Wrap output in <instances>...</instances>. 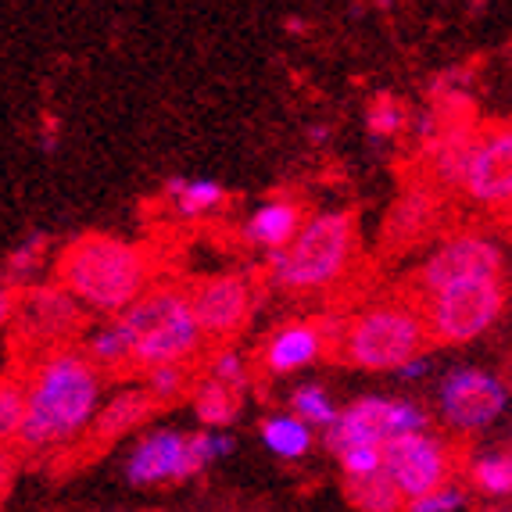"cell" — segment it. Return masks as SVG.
Masks as SVG:
<instances>
[{
	"instance_id": "19",
	"label": "cell",
	"mask_w": 512,
	"mask_h": 512,
	"mask_svg": "<svg viewBox=\"0 0 512 512\" xmlns=\"http://www.w3.org/2000/svg\"><path fill=\"white\" fill-rule=\"evenodd\" d=\"M240 398H244V394L215 384V380H208V376L205 380H197V384H190V405H194L197 423H201L205 430H226L230 423H237Z\"/></svg>"
},
{
	"instance_id": "13",
	"label": "cell",
	"mask_w": 512,
	"mask_h": 512,
	"mask_svg": "<svg viewBox=\"0 0 512 512\" xmlns=\"http://www.w3.org/2000/svg\"><path fill=\"white\" fill-rule=\"evenodd\" d=\"M11 323L18 326L26 341H40L47 344V351H54L61 337H72V330L83 326V308L54 283H36V287L18 291Z\"/></svg>"
},
{
	"instance_id": "35",
	"label": "cell",
	"mask_w": 512,
	"mask_h": 512,
	"mask_svg": "<svg viewBox=\"0 0 512 512\" xmlns=\"http://www.w3.org/2000/svg\"><path fill=\"white\" fill-rule=\"evenodd\" d=\"M398 373H402V380H423V376L430 373V359H427V355H416V359L405 362Z\"/></svg>"
},
{
	"instance_id": "3",
	"label": "cell",
	"mask_w": 512,
	"mask_h": 512,
	"mask_svg": "<svg viewBox=\"0 0 512 512\" xmlns=\"http://www.w3.org/2000/svg\"><path fill=\"white\" fill-rule=\"evenodd\" d=\"M129 337V366L133 369H162L183 366L201 355V330L190 312L187 291L180 287H151L119 316Z\"/></svg>"
},
{
	"instance_id": "16",
	"label": "cell",
	"mask_w": 512,
	"mask_h": 512,
	"mask_svg": "<svg viewBox=\"0 0 512 512\" xmlns=\"http://www.w3.org/2000/svg\"><path fill=\"white\" fill-rule=\"evenodd\" d=\"M154 412H158V405H154V398L144 387H122V391L111 394L108 402H101L94 423L86 430V444H90V448H108V444L133 434V430H137L140 423H147Z\"/></svg>"
},
{
	"instance_id": "21",
	"label": "cell",
	"mask_w": 512,
	"mask_h": 512,
	"mask_svg": "<svg viewBox=\"0 0 512 512\" xmlns=\"http://www.w3.org/2000/svg\"><path fill=\"white\" fill-rule=\"evenodd\" d=\"M344 495H348L355 512H405V498L394 491V484L384 477V470L373 477L344 480Z\"/></svg>"
},
{
	"instance_id": "11",
	"label": "cell",
	"mask_w": 512,
	"mask_h": 512,
	"mask_svg": "<svg viewBox=\"0 0 512 512\" xmlns=\"http://www.w3.org/2000/svg\"><path fill=\"white\" fill-rule=\"evenodd\" d=\"M190 312L205 341H230L248 326L251 312H255V287L248 276L240 273H219L208 276L187 291Z\"/></svg>"
},
{
	"instance_id": "8",
	"label": "cell",
	"mask_w": 512,
	"mask_h": 512,
	"mask_svg": "<svg viewBox=\"0 0 512 512\" xmlns=\"http://www.w3.org/2000/svg\"><path fill=\"white\" fill-rule=\"evenodd\" d=\"M380 470L409 505L455 480V452L444 437L419 430V434L394 437L380 448Z\"/></svg>"
},
{
	"instance_id": "33",
	"label": "cell",
	"mask_w": 512,
	"mask_h": 512,
	"mask_svg": "<svg viewBox=\"0 0 512 512\" xmlns=\"http://www.w3.org/2000/svg\"><path fill=\"white\" fill-rule=\"evenodd\" d=\"M15 473H18V452L0 448V502L8 498L11 484H15Z\"/></svg>"
},
{
	"instance_id": "2",
	"label": "cell",
	"mask_w": 512,
	"mask_h": 512,
	"mask_svg": "<svg viewBox=\"0 0 512 512\" xmlns=\"http://www.w3.org/2000/svg\"><path fill=\"white\" fill-rule=\"evenodd\" d=\"M151 283V258L140 244L111 233H83L58 255L54 287L79 308L119 319Z\"/></svg>"
},
{
	"instance_id": "17",
	"label": "cell",
	"mask_w": 512,
	"mask_h": 512,
	"mask_svg": "<svg viewBox=\"0 0 512 512\" xmlns=\"http://www.w3.org/2000/svg\"><path fill=\"white\" fill-rule=\"evenodd\" d=\"M326 341L319 333V323H283L273 330V337L262 348V369L269 376H291L298 369L312 366L323 355Z\"/></svg>"
},
{
	"instance_id": "1",
	"label": "cell",
	"mask_w": 512,
	"mask_h": 512,
	"mask_svg": "<svg viewBox=\"0 0 512 512\" xmlns=\"http://www.w3.org/2000/svg\"><path fill=\"white\" fill-rule=\"evenodd\" d=\"M101 409V373L79 348H54L26 380V416L18 441L26 452H51L79 441Z\"/></svg>"
},
{
	"instance_id": "30",
	"label": "cell",
	"mask_w": 512,
	"mask_h": 512,
	"mask_svg": "<svg viewBox=\"0 0 512 512\" xmlns=\"http://www.w3.org/2000/svg\"><path fill=\"white\" fill-rule=\"evenodd\" d=\"M43 255H47V233H33V237H26L22 244H18L15 251L8 255V273L15 283H26L29 276L40 269Z\"/></svg>"
},
{
	"instance_id": "20",
	"label": "cell",
	"mask_w": 512,
	"mask_h": 512,
	"mask_svg": "<svg viewBox=\"0 0 512 512\" xmlns=\"http://www.w3.org/2000/svg\"><path fill=\"white\" fill-rule=\"evenodd\" d=\"M258 434H262L265 448L273 455H280V459H305L312 452V441H316V434L305 423H298L291 412H276V416L262 419Z\"/></svg>"
},
{
	"instance_id": "26",
	"label": "cell",
	"mask_w": 512,
	"mask_h": 512,
	"mask_svg": "<svg viewBox=\"0 0 512 512\" xmlns=\"http://www.w3.org/2000/svg\"><path fill=\"white\" fill-rule=\"evenodd\" d=\"M26 416V380L22 376H0V448H11Z\"/></svg>"
},
{
	"instance_id": "23",
	"label": "cell",
	"mask_w": 512,
	"mask_h": 512,
	"mask_svg": "<svg viewBox=\"0 0 512 512\" xmlns=\"http://www.w3.org/2000/svg\"><path fill=\"white\" fill-rule=\"evenodd\" d=\"M165 190H169V197L176 201L180 215H187V219L208 215L212 208H219L222 197H226V190L215 180H180V176H172V180L165 183Z\"/></svg>"
},
{
	"instance_id": "15",
	"label": "cell",
	"mask_w": 512,
	"mask_h": 512,
	"mask_svg": "<svg viewBox=\"0 0 512 512\" xmlns=\"http://www.w3.org/2000/svg\"><path fill=\"white\" fill-rule=\"evenodd\" d=\"M441 219V197L434 187H412L394 201L391 215L384 226V248L402 251L419 244L423 237H430Z\"/></svg>"
},
{
	"instance_id": "24",
	"label": "cell",
	"mask_w": 512,
	"mask_h": 512,
	"mask_svg": "<svg viewBox=\"0 0 512 512\" xmlns=\"http://www.w3.org/2000/svg\"><path fill=\"white\" fill-rule=\"evenodd\" d=\"M470 480L480 495L505 498L512 491V455L509 452H487L470 462Z\"/></svg>"
},
{
	"instance_id": "22",
	"label": "cell",
	"mask_w": 512,
	"mask_h": 512,
	"mask_svg": "<svg viewBox=\"0 0 512 512\" xmlns=\"http://www.w3.org/2000/svg\"><path fill=\"white\" fill-rule=\"evenodd\" d=\"M83 355L94 362L97 373H101V369L129 366V337H126V330H122L119 319H111V323L97 326V330L86 337Z\"/></svg>"
},
{
	"instance_id": "31",
	"label": "cell",
	"mask_w": 512,
	"mask_h": 512,
	"mask_svg": "<svg viewBox=\"0 0 512 512\" xmlns=\"http://www.w3.org/2000/svg\"><path fill=\"white\" fill-rule=\"evenodd\" d=\"M333 455L341 462L344 480H359V477L380 473V448H376V444H348V448H341V452H333Z\"/></svg>"
},
{
	"instance_id": "34",
	"label": "cell",
	"mask_w": 512,
	"mask_h": 512,
	"mask_svg": "<svg viewBox=\"0 0 512 512\" xmlns=\"http://www.w3.org/2000/svg\"><path fill=\"white\" fill-rule=\"evenodd\" d=\"M15 305H18V287H0V330L15 319Z\"/></svg>"
},
{
	"instance_id": "9",
	"label": "cell",
	"mask_w": 512,
	"mask_h": 512,
	"mask_svg": "<svg viewBox=\"0 0 512 512\" xmlns=\"http://www.w3.org/2000/svg\"><path fill=\"white\" fill-rule=\"evenodd\" d=\"M466 280H505V248L487 233H455L419 265L416 291L427 294Z\"/></svg>"
},
{
	"instance_id": "4",
	"label": "cell",
	"mask_w": 512,
	"mask_h": 512,
	"mask_svg": "<svg viewBox=\"0 0 512 512\" xmlns=\"http://www.w3.org/2000/svg\"><path fill=\"white\" fill-rule=\"evenodd\" d=\"M355 258V215L319 212L301 222V230L283 251L269 258V276L291 294H319L348 273Z\"/></svg>"
},
{
	"instance_id": "7",
	"label": "cell",
	"mask_w": 512,
	"mask_h": 512,
	"mask_svg": "<svg viewBox=\"0 0 512 512\" xmlns=\"http://www.w3.org/2000/svg\"><path fill=\"white\" fill-rule=\"evenodd\" d=\"M430 427V412L412 398H384L369 394L351 402L348 409H337L333 427L326 430V448L341 452L348 444H376L384 448L387 441L405 434H419Z\"/></svg>"
},
{
	"instance_id": "27",
	"label": "cell",
	"mask_w": 512,
	"mask_h": 512,
	"mask_svg": "<svg viewBox=\"0 0 512 512\" xmlns=\"http://www.w3.org/2000/svg\"><path fill=\"white\" fill-rule=\"evenodd\" d=\"M208 380H215V384L244 394L251 384V362L244 359L237 348H219L212 359H208Z\"/></svg>"
},
{
	"instance_id": "6",
	"label": "cell",
	"mask_w": 512,
	"mask_h": 512,
	"mask_svg": "<svg viewBox=\"0 0 512 512\" xmlns=\"http://www.w3.org/2000/svg\"><path fill=\"white\" fill-rule=\"evenodd\" d=\"M505 301H509L505 280H466L427 294L419 316L430 341L470 344L502 319Z\"/></svg>"
},
{
	"instance_id": "28",
	"label": "cell",
	"mask_w": 512,
	"mask_h": 512,
	"mask_svg": "<svg viewBox=\"0 0 512 512\" xmlns=\"http://www.w3.org/2000/svg\"><path fill=\"white\" fill-rule=\"evenodd\" d=\"M144 391L151 394L158 409H162V405H169V402H180L183 394H190V373L183 366L151 369V373H147Z\"/></svg>"
},
{
	"instance_id": "25",
	"label": "cell",
	"mask_w": 512,
	"mask_h": 512,
	"mask_svg": "<svg viewBox=\"0 0 512 512\" xmlns=\"http://www.w3.org/2000/svg\"><path fill=\"white\" fill-rule=\"evenodd\" d=\"M291 416L305 423L308 430H330L333 419H337V405L330 402V394L319 384H305L291 394Z\"/></svg>"
},
{
	"instance_id": "5",
	"label": "cell",
	"mask_w": 512,
	"mask_h": 512,
	"mask_svg": "<svg viewBox=\"0 0 512 512\" xmlns=\"http://www.w3.org/2000/svg\"><path fill=\"white\" fill-rule=\"evenodd\" d=\"M427 326L412 301H380L344 323L341 351L355 369L398 373L409 359L427 355Z\"/></svg>"
},
{
	"instance_id": "10",
	"label": "cell",
	"mask_w": 512,
	"mask_h": 512,
	"mask_svg": "<svg viewBox=\"0 0 512 512\" xmlns=\"http://www.w3.org/2000/svg\"><path fill=\"white\" fill-rule=\"evenodd\" d=\"M505 405H509V387H505V380L477 366L448 369V373L441 376V387H437L441 419L452 430H462V434L491 427L495 419H502Z\"/></svg>"
},
{
	"instance_id": "29",
	"label": "cell",
	"mask_w": 512,
	"mask_h": 512,
	"mask_svg": "<svg viewBox=\"0 0 512 512\" xmlns=\"http://www.w3.org/2000/svg\"><path fill=\"white\" fill-rule=\"evenodd\" d=\"M366 126L373 137H398L405 126H409V115H405V108L398 101H391V97H376L373 104H369L366 111Z\"/></svg>"
},
{
	"instance_id": "14",
	"label": "cell",
	"mask_w": 512,
	"mask_h": 512,
	"mask_svg": "<svg viewBox=\"0 0 512 512\" xmlns=\"http://www.w3.org/2000/svg\"><path fill=\"white\" fill-rule=\"evenodd\" d=\"M126 480L133 487L183 484V434L180 430H154L140 437L126 459Z\"/></svg>"
},
{
	"instance_id": "18",
	"label": "cell",
	"mask_w": 512,
	"mask_h": 512,
	"mask_svg": "<svg viewBox=\"0 0 512 512\" xmlns=\"http://www.w3.org/2000/svg\"><path fill=\"white\" fill-rule=\"evenodd\" d=\"M301 205L298 201H287V197H276V201H265L262 208L251 212V219L244 222V237L265 251H283L294 240V233L301 230Z\"/></svg>"
},
{
	"instance_id": "12",
	"label": "cell",
	"mask_w": 512,
	"mask_h": 512,
	"mask_svg": "<svg viewBox=\"0 0 512 512\" xmlns=\"http://www.w3.org/2000/svg\"><path fill=\"white\" fill-rule=\"evenodd\" d=\"M462 190L480 208H505L512 197V133L509 126H491L473 137L470 162L462 176Z\"/></svg>"
},
{
	"instance_id": "32",
	"label": "cell",
	"mask_w": 512,
	"mask_h": 512,
	"mask_svg": "<svg viewBox=\"0 0 512 512\" xmlns=\"http://www.w3.org/2000/svg\"><path fill=\"white\" fill-rule=\"evenodd\" d=\"M466 505V487H459L455 480H448L444 487L430 491V495L416 498L405 505V512H459Z\"/></svg>"
}]
</instances>
